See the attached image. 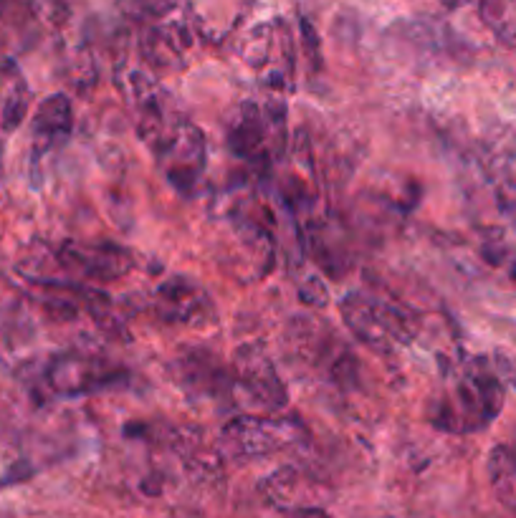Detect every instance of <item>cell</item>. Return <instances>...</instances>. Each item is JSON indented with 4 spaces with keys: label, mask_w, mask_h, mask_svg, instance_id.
<instances>
[{
    "label": "cell",
    "mask_w": 516,
    "mask_h": 518,
    "mask_svg": "<svg viewBox=\"0 0 516 518\" xmlns=\"http://www.w3.org/2000/svg\"><path fill=\"white\" fill-rule=\"evenodd\" d=\"M307 430L296 417H256L241 415L231 420L221 433L223 453L231 458L248 460L299 445Z\"/></svg>",
    "instance_id": "3"
},
{
    "label": "cell",
    "mask_w": 516,
    "mask_h": 518,
    "mask_svg": "<svg viewBox=\"0 0 516 518\" xmlns=\"http://www.w3.org/2000/svg\"><path fill=\"white\" fill-rule=\"evenodd\" d=\"M299 299L309 306H324L327 304L329 294H327V286L319 276H309L304 278V284L299 286Z\"/></svg>",
    "instance_id": "14"
},
{
    "label": "cell",
    "mask_w": 516,
    "mask_h": 518,
    "mask_svg": "<svg viewBox=\"0 0 516 518\" xmlns=\"http://www.w3.org/2000/svg\"><path fill=\"white\" fill-rule=\"evenodd\" d=\"M511 273H514V278H516V263H514V268H511Z\"/></svg>",
    "instance_id": "19"
},
{
    "label": "cell",
    "mask_w": 516,
    "mask_h": 518,
    "mask_svg": "<svg viewBox=\"0 0 516 518\" xmlns=\"http://www.w3.org/2000/svg\"><path fill=\"white\" fill-rule=\"evenodd\" d=\"M122 3L124 11L129 13V16H157V13L165 11L167 6H170V0H119Z\"/></svg>",
    "instance_id": "15"
},
{
    "label": "cell",
    "mask_w": 516,
    "mask_h": 518,
    "mask_svg": "<svg viewBox=\"0 0 516 518\" xmlns=\"http://www.w3.org/2000/svg\"><path fill=\"white\" fill-rule=\"evenodd\" d=\"M107 380V374L94 372L89 362L79 357L56 359L49 369V382L59 395H81L86 390L102 387Z\"/></svg>",
    "instance_id": "10"
},
{
    "label": "cell",
    "mask_w": 516,
    "mask_h": 518,
    "mask_svg": "<svg viewBox=\"0 0 516 518\" xmlns=\"http://www.w3.org/2000/svg\"><path fill=\"white\" fill-rule=\"evenodd\" d=\"M489 483L494 496L506 508L516 511V453L506 445H496L489 453Z\"/></svg>",
    "instance_id": "11"
},
{
    "label": "cell",
    "mask_w": 516,
    "mask_h": 518,
    "mask_svg": "<svg viewBox=\"0 0 516 518\" xmlns=\"http://www.w3.org/2000/svg\"><path fill=\"white\" fill-rule=\"evenodd\" d=\"M344 326L375 352L393 344H410L418 337V316L403 304L372 299L367 294H347L339 304Z\"/></svg>",
    "instance_id": "2"
},
{
    "label": "cell",
    "mask_w": 516,
    "mask_h": 518,
    "mask_svg": "<svg viewBox=\"0 0 516 518\" xmlns=\"http://www.w3.org/2000/svg\"><path fill=\"white\" fill-rule=\"evenodd\" d=\"M155 152L165 162V172L170 182L180 190L195 185L205 162V139L193 124L178 122L172 132H165L155 142Z\"/></svg>",
    "instance_id": "5"
},
{
    "label": "cell",
    "mask_w": 516,
    "mask_h": 518,
    "mask_svg": "<svg viewBox=\"0 0 516 518\" xmlns=\"http://www.w3.org/2000/svg\"><path fill=\"white\" fill-rule=\"evenodd\" d=\"M28 112V89L21 81V76H13V86L8 89V97L3 102V112H0V124L6 132H13L18 124L23 122Z\"/></svg>",
    "instance_id": "13"
},
{
    "label": "cell",
    "mask_w": 516,
    "mask_h": 518,
    "mask_svg": "<svg viewBox=\"0 0 516 518\" xmlns=\"http://www.w3.org/2000/svg\"><path fill=\"white\" fill-rule=\"evenodd\" d=\"M236 382L266 410H284L289 402V390L274 367L264 347L258 344H243L236 352Z\"/></svg>",
    "instance_id": "4"
},
{
    "label": "cell",
    "mask_w": 516,
    "mask_h": 518,
    "mask_svg": "<svg viewBox=\"0 0 516 518\" xmlns=\"http://www.w3.org/2000/svg\"><path fill=\"white\" fill-rule=\"evenodd\" d=\"M501 407L504 382L484 359H476L468 364L461 380H456L453 390L430 402L428 417L438 430L463 435L486 428L491 420H496Z\"/></svg>",
    "instance_id": "1"
},
{
    "label": "cell",
    "mask_w": 516,
    "mask_h": 518,
    "mask_svg": "<svg viewBox=\"0 0 516 518\" xmlns=\"http://www.w3.org/2000/svg\"><path fill=\"white\" fill-rule=\"evenodd\" d=\"M210 359L213 357L198 352L185 362V380L193 382L198 390H205V392L221 390V382H223L221 369H215L213 364H210Z\"/></svg>",
    "instance_id": "12"
},
{
    "label": "cell",
    "mask_w": 516,
    "mask_h": 518,
    "mask_svg": "<svg viewBox=\"0 0 516 518\" xmlns=\"http://www.w3.org/2000/svg\"><path fill=\"white\" fill-rule=\"evenodd\" d=\"M266 137H269V127H266L264 112L256 104H241L238 114L233 117L231 129H228V145H231V150L238 157L251 160V157L261 155Z\"/></svg>",
    "instance_id": "9"
},
{
    "label": "cell",
    "mask_w": 516,
    "mask_h": 518,
    "mask_svg": "<svg viewBox=\"0 0 516 518\" xmlns=\"http://www.w3.org/2000/svg\"><path fill=\"white\" fill-rule=\"evenodd\" d=\"M289 518H332V516L317 506H301V508H296Z\"/></svg>",
    "instance_id": "18"
},
{
    "label": "cell",
    "mask_w": 516,
    "mask_h": 518,
    "mask_svg": "<svg viewBox=\"0 0 516 518\" xmlns=\"http://www.w3.org/2000/svg\"><path fill=\"white\" fill-rule=\"evenodd\" d=\"M494 372L499 374V380L506 382L516 390V359L509 357L504 352H496L494 354Z\"/></svg>",
    "instance_id": "16"
},
{
    "label": "cell",
    "mask_w": 516,
    "mask_h": 518,
    "mask_svg": "<svg viewBox=\"0 0 516 518\" xmlns=\"http://www.w3.org/2000/svg\"><path fill=\"white\" fill-rule=\"evenodd\" d=\"M301 31H304V41L309 46V54H312V61L319 59V49H317V33L312 31L309 21H301Z\"/></svg>",
    "instance_id": "17"
},
{
    "label": "cell",
    "mask_w": 516,
    "mask_h": 518,
    "mask_svg": "<svg viewBox=\"0 0 516 518\" xmlns=\"http://www.w3.org/2000/svg\"><path fill=\"white\" fill-rule=\"evenodd\" d=\"M74 127V109H71L69 97L64 94H51L43 99L33 117V139L38 150H51L59 142H64Z\"/></svg>",
    "instance_id": "8"
},
{
    "label": "cell",
    "mask_w": 516,
    "mask_h": 518,
    "mask_svg": "<svg viewBox=\"0 0 516 518\" xmlns=\"http://www.w3.org/2000/svg\"><path fill=\"white\" fill-rule=\"evenodd\" d=\"M157 306L160 314L178 324L200 326L213 319V304L208 294L188 276H172L157 289Z\"/></svg>",
    "instance_id": "7"
},
{
    "label": "cell",
    "mask_w": 516,
    "mask_h": 518,
    "mask_svg": "<svg viewBox=\"0 0 516 518\" xmlns=\"http://www.w3.org/2000/svg\"><path fill=\"white\" fill-rule=\"evenodd\" d=\"M59 261L69 273L97 278V281H114L135 266V256L127 248L107 241L89 243V246L64 243L59 251Z\"/></svg>",
    "instance_id": "6"
}]
</instances>
